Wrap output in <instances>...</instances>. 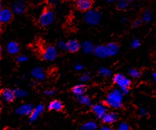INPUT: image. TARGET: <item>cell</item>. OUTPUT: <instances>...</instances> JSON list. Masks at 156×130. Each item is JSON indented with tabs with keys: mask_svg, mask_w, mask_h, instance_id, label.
Here are the masks:
<instances>
[{
	"mask_svg": "<svg viewBox=\"0 0 156 130\" xmlns=\"http://www.w3.org/2000/svg\"><path fill=\"white\" fill-rule=\"evenodd\" d=\"M123 98V93L120 89H114L111 91L105 99L106 104L112 108L119 109L122 106V101Z\"/></svg>",
	"mask_w": 156,
	"mask_h": 130,
	"instance_id": "obj_1",
	"label": "cell"
},
{
	"mask_svg": "<svg viewBox=\"0 0 156 130\" xmlns=\"http://www.w3.org/2000/svg\"><path fill=\"white\" fill-rule=\"evenodd\" d=\"M84 19L89 25H96L99 23L101 19V12L97 9H90L86 11L84 15Z\"/></svg>",
	"mask_w": 156,
	"mask_h": 130,
	"instance_id": "obj_2",
	"label": "cell"
},
{
	"mask_svg": "<svg viewBox=\"0 0 156 130\" xmlns=\"http://www.w3.org/2000/svg\"><path fill=\"white\" fill-rule=\"evenodd\" d=\"M54 20V14L53 11L47 9L44 10L39 18V23L42 26H47L51 25Z\"/></svg>",
	"mask_w": 156,
	"mask_h": 130,
	"instance_id": "obj_3",
	"label": "cell"
},
{
	"mask_svg": "<svg viewBox=\"0 0 156 130\" xmlns=\"http://www.w3.org/2000/svg\"><path fill=\"white\" fill-rule=\"evenodd\" d=\"M114 83L121 89L122 88H129L131 81L122 73H117L113 77Z\"/></svg>",
	"mask_w": 156,
	"mask_h": 130,
	"instance_id": "obj_4",
	"label": "cell"
},
{
	"mask_svg": "<svg viewBox=\"0 0 156 130\" xmlns=\"http://www.w3.org/2000/svg\"><path fill=\"white\" fill-rule=\"evenodd\" d=\"M58 55V51L56 48L54 46H47L43 50L42 57L44 60L52 61L56 59Z\"/></svg>",
	"mask_w": 156,
	"mask_h": 130,
	"instance_id": "obj_5",
	"label": "cell"
},
{
	"mask_svg": "<svg viewBox=\"0 0 156 130\" xmlns=\"http://www.w3.org/2000/svg\"><path fill=\"white\" fill-rule=\"evenodd\" d=\"M105 105L106 104L99 103V104H94L92 107V111L94 113V114L96 115V116L98 118H101V119L106 114V113H107V107H106Z\"/></svg>",
	"mask_w": 156,
	"mask_h": 130,
	"instance_id": "obj_6",
	"label": "cell"
},
{
	"mask_svg": "<svg viewBox=\"0 0 156 130\" xmlns=\"http://www.w3.org/2000/svg\"><path fill=\"white\" fill-rule=\"evenodd\" d=\"M92 0H76L75 5L78 10L86 12L92 8Z\"/></svg>",
	"mask_w": 156,
	"mask_h": 130,
	"instance_id": "obj_7",
	"label": "cell"
},
{
	"mask_svg": "<svg viewBox=\"0 0 156 130\" xmlns=\"http://www.w3.org/2000/svg\"><path fill=\"white\" fill-rule=\"evenodd\" d=\"M12 10L7 8L1 9L0 10V22L2 23H7L12 19Z\"/></svg>",
	"mask_w": 156,
	"mask_h": 130,
	"instance_id": "obj_8",
	"label": "cell"
},
{
	"mask_svg": "<svg viewBox=\"0 0 156 130\" xmlns=\"http://www.w3.org/2000/svg\"><path fill=\"white\" fill-rule=\"evenodd\" d=\"M1 96L4 101L9 103L13 102L16 97L14 93V90H13L9 88L3 89L1 92Z\"/></svg>",
	"mask_w": 156,
	"mask_h": 130,
	"instance_id": "obj_9",
	"label": "cell"
},
{
	"mask_svg": "<svg viewBox=\"0 0 156 130\" xmlns=\"http://www.w3.org/2000/svg\"><path fill=\"white\" fill-rule=\"evenodd\" d=\"M34 106L30 104H25L20 106L16 110V114L20 115H30L34 110Z\"/></svg>",
	"mask_w": 156,
	"mask_h": 130,
	"instance_id": "obj_10",
	"label": "cell"
},
{
	"mask_svg": "<svg viewBox=\"0 0 156 130\" xmlns=\"http://www.w3.org/2000/svg\"><path fill=\"white\" fill-rule=\"evenodd\" d=\"M44 110V106L42 104H40L37 105V106H36L34 108V110H33L32 114L29 117V122L32 123L36 121L37 118L40 117L41 114L43 112Z\"/></svg>",
	"mask_w": 156,
	"mask_h": 130,
	"instance_id": "obj_11",
	"label": "cell"
},
{
	"mask_svg": "<svg viewBox=\"0 0 156 130\" xmlns=\"http://www.w3.org/2000/svg\"><path fill=\"white\" fill-rule=\"evenodd\" d=\"M94 54L99 58L105 59L109 56V54L106 45H98L94 49Z\"/></svg>",
	"mask_w": 156,
	"mask_h": 130,
	"instance_id": "obj_12",
	"label": "cell"
},
{
	"mask_svg": "<svg viewBox=\"0 0 156 130\" xmlns=\"http://www.w3.org/2000/svg\"><path fill=\"white\" fill-rule=\"evenodd\" d=\"M14 12L16 14H21L24 13L26 10V3L22 0H18L16 1L12 7Z\"/></svg>",
	"mask_w": 156,
	"mask_h": 130,
	"instance_id": "obj_13",
	"label": "cell"
},
{
	"mask_svg": "<svg viewBox=\"0 0 156 130\" xmlns=\"http://www.w3.org/2000/svg\"><path fill=\"white\" fill-rule=\"evenodd\" d=\"M118 118V114L115 112H108L106 113V114L101 118L103 122L105 124H110L117 121Z\"/></svg>",
	"mask_w": 156,
	"mask_h": 130,
	"instance_id": "obj_14",
	"label": "cell"
},
{
	"mask_svg": "<svg viewBox=\"0 0 156 130\" xmlns=\"http://www.w3.org/2000/svg\"><path fill=\"white\" fill-rule=\"evenodd\" d=\"M67 43V50L71 53H74L77 52L81 48V44L80 42L76 39H70Z\"/></svg>",
	"mask_w": 156,
	"mask_h": 130,
	"instance_id": "obj_15",
	"label": "cell"
},
{
	"mask_svg": "<svg viewBox=\"0 0 156 130\" xmlns=\"http://www.w3.org/2000/svg\"><path fill=\"white\" fill-rule=\"evenodd\" d=\"M30 74L36 79L39 81H42L45 78L44 71L41 67H36L33 69L30 72Z\"/></svg>",
	"mask_w": 156,
	"mask_h": 130,
	"instance_id": "obj_16",
	"label": "cell"
},
{
	"mask_svg": "<svg viewBox=\"0 0 156 130\" xmlns=\"http://www.w3.org/2000/svg\"><path fill=\"white\" fill-rule=\"evenodd\" d=\"M48 108L49 110L59 111L63 108V104L62 102L59 100H54L49 103L48 106Z\"/></svg>",
	"mask_w": 156,
	"mask_h": 130,
	"instance_id": "obj_17",
	"label": "cell"
},
{
	"mask_svg": "<svg viewBox=\"0 0 156 130\" xmlns=\"http://www.w3.org/2000/svg\"><path fill=\"white\" fill-rule=\"evenodd\" d=\"M20 47L18 43L15 41L9 42L7 44V51L10 54H16L20 52Z\"/></svg>",
	"mask_w": 156,
	"mask_h": 130,
	"instance_id": "obj_18",
	"label": "cell"
},
{
	"mask_svg": "<svg viewBox=\"0 0 156 130\" xmlns=\"http://www.w3.org/2000/svg\"><path fill=\"white\" fill-rule=\"evenodd\" d=\"M95 46L94 44L90 41H86L83 43L81 45V48L83 51V52L87 54H90L94 52L95 49Z\"/></svg>",
	"mask_w": 156,
	"mask_h": 130,
	"instance_id": "obj_19",
	"label": "cell"
},
{
	"mask_svg": "<svg viewBox=\"0 0 156 130\" xmlns=\"http://www.w3.org/2000/svg\"><path fill=\"white\" fill-rule=\"evenodd\" d=\"M106 46H107L109 56H114L118 54L119 50V46L118 44L112 42L106 44Z\"/></svg>",
	"mask_w": 156,
	"mask_h": 130,
	"instance_id": "obj_20",
	"label": "cell"
},
{
	"mask_svg": "<svg viewBox=\"0 0 156 130\" xmlns=\"http://www.w3.org/2000/svg\"><path fill=\"white\" fill-rule=\"evenodd\" d=\"M87 90V87L84 84H77L72 89V92L76 97L84 94Z\"/></svg>",
	"mask_w": 156,
	"mask_h": 130,
	"instance_id": "obj_21",
	"label": "cell"
},
{
	"mask_svg": "<svg viewBox=\"0 0 156 130\" xmlns=\"http://www.w3.org/2000/svg\"><path fill=\"white\" fill-rule=\"evenodd\" d=\"M76 99L80 104H84V105H86L88 106H92V101H91L90 99L89 98V97H88V96L85 95L84 94L77 96Z\"/></svg>",
	"mask_w": 156,
	"mask_h": 130,
	"instance_id": "obj_22",
	"label": "cell"
},
{
	"mask_svg": "<svg viewBox=\"0 0 156 130\" xmlns=\"http://www.w3.org/2000/svg\"><path fill=\"white\" fill-rule=\"evenodd\" d=\"M98 128L97 124L94 121H89L82 125L80 128L81 130H94Z\"/></svg>",
	"mask_w": 156,
	"mask_h": 130,
	"instance_id": "obj_23",
	"label": "cell"
},
{
	"mask_svg": "<svg viewBox=\"0 0 156 130\" xmlns=\"http://www.w3.org/2000/svg\"><path fill=\"white\" fill-rule=\"evenodd\" d=\"M14 93L16 95V97L18 98H22L26 97V96L29 94L27 90L21 89V88H17L14 90Z\"/></svg>",
	"mask_w": 156,
	"mask_h": 130,
	"instance_id": "obj_24",
	"label": "cell"
},
{
	"mask_svg": "<svg viewBox=\"0 0 156 130\" xmlns=\"http://www.w3.org/2000/svg\"><path fill=\"white\" fill-rule=\"evenodd\" d=\"M129 1L128 0H118L116 6L119 10H125L129 6Z\"/></svg>",
	"mask_w": 156,
	"mask_h": 130,
	"instance_id": "obj_25",
	"label": "cell"
},
{
	"mask_svg": "<svg viewBox=\"0 0 156 130\" xmlns=\"http://www.w3.org/2000/svg\"><path fill=\"white\" fill-rule=\"evenodd\" d=\"M98 72L100 75H101L105 77H108L110 76L111 73H112V71L109 70L108 69H107V68H105V67L99 68Z\"/></svg>",
	"mask_w": 156,
	"mask_h": 130,
	"instance_id": "obj_26",
	"label": "cell"
},
{
	"mask_svg": "<svg viewBox=\"0 0 156 130\" xmlns=\"http://www.w3.org/2000/svg\"><path fill=\"white\" fill-rule=\"evenodd\" d=\"M129 74L130 76L133 78H139L141 76V72L136 69H130L129 70Z\"/></svg>",
	"mask_w": 156,
	"mask_h": 130,
	"instance_id": "obj_27",
	"label": "cell"
},
{
	"mask_svg": "<svg viewBox=\"0 0 156 130\" xmlns=\"http://www.w3.org/2000/svg\"><path fill=\"white\" fill-rule=\"evenodd\" d=\"M152 18V16L151 12H150L149 10H146L143 15L142 19L143 21L147 23V22H150V21H151Z\"/></svg>",
	"mask_w": 156,
	"mask_h": 130,
	"instance_id": "obj_28",
	"label": "cell"
},
{
	"mask_svg": "<svg viewBox=\"0 0 156 130\" xmlns=\"http://www.w3.org/2000/svg\"><path fill=\"white\" fill-rule=\"evenodd\" d=\"M90 79V73H89L88 72H85V73H83V74L80 77V80L81 82H86V81H87Z\"/></svg>",
	"mask_w": 156,
	"mask_h": 130,
	"instance_id": "obj_29",
	"label": "cell"
},
{
	"mask_svg": "<svg viewBox=\"0 0 156 130\" xmlns=\"http://www.w3.org/2000/svg\"><path fill=\"white\" fill-rule=\"evenodd\" d=\"M57 46L61 50H67V43L63 41H59L57 44Z\"/></svg>",
	"mask_w": 156,
	"mask_h": 130,
	"instance_id": "obj_30",
	"label": "cell"
},
{
	"mask_svg": "<svg viewBox=\"0 0 156 130\" xmlns=\"http://www.w3.org/2000/svg\"><path fill=\"white\" fill-rule=\"evenodd\" d=\"M28 60V57L25 55H18L17 58H16V61L18 63H23V62H25Z\"/></svg>",
	"mask_w": 156,
	"mask_h": 130,
	"instance_id": "obj_31",
	"label": "cell"
},
{
	"mask_svg": "<svg viewBox=\"0 0 156 130\" xmlns=\"http://www.w3.org/2000/svg\"><path fill=\"white\" fill-rule=\"evenodd\" d=\"M118 129L119 130H129L130 129V127L129 124H126V122H121L119 125Z\"/></svg>",
	"mask_w": 156,
	"mask_h": 130,
	"instance_id": "obj_32",
	"label": "cell"
},
{
	"mask_svg": "<svg viewBox=\"0 0 156 130\" xmlns=\"http://www.w3.org/2000/svg\"><path fill=\"white\" fill-rule=\"evenodd\" d=\"M131 47L132 48H137L139 46H140V41L138 39H133V40L131 42Z\"/></svg>",
	"mask_w": 156,
	"mask_h": 130,
	"instance_id": "obj_33",
	"label": "cell"
},
{
	"mask_svg": "<svg viewBox=\"0 0 156 130\" xmlns=\"http://www.w3.org/2000/svg\"><path fill=\"white\" fill-rule=\"evenodd\" d=\"M55 93H56V91L55 90H47L44 92V94L49 96V97H51V96L55 95Z\"/></svg>",
	"mask_w": 156,
	"mask_h": 130,
	"instance_id": "obj_34",
	"label": "cell"
},
{
	"mask_svg": "<svg viewBox=\"0 0 156 130\" xmlns=\"http://www.w3.org/2000/svg\"><path fill=\"white\" fill-rule=\"evenodd\" d=\"M141 24H142L141 20H140V19H136V20H135L133 22L132 26H133V27L136 28V27H137L139 26H140Z\"/></svg>",
	"mask_w": 156,
	"mask_h": 130,
	"instance_id": "obj_35",
	"label": "cell"
},
{
	"mask_svg": "<svg viewBox=\"0 0 156 130\" xmlns=\"http://www.w3.org/2000/svg\"><path fill=\"white\" fill-rule=\"evenodd\" d=\"M75 69L77 71H81L83 69V66L80 63H77L75 65Z\"/></svg>",
	"mask_w": 156,
	"mask_h": 130,
	"instance_id": "obj_36",
	"label": "cell"
},
{
	"mask_svg": "<svg viewBox=\"0 0 156 130\" xmlns=\"http://www.w3.org/2000/svg\"><path fill=\"white\" fill-rule=\"evenodd\" d=\"M120 90L122 92V93H123V95H127L129 93V88H121Z\"/></svg>",
	"mask_w": 156,
	"mask_h": 130,
	"instance_id": "obj_37",
	"label": "cell"
},
{
	"mask_svg": "<svg viewBox=\"0 0 156 130\" xmlns=\"http://www.w3.org/2000/svg\"><path fill=\"white\" fill-rule=\"evenodd\" d=\"M139 113H140V114L142 116H145L147 114V111L144 108H141L140 110H139Z\"/></svg>",
	"mask_w": 156,
	"mask_h": 130,
	"instance_id": "obj_38",
	"label": "cell"
},
{
	"mask_svg": "<svg viewBox=\"0 0 156 130\" xmlns=\"http://www.w3.org/2000/svg\"><path fill=\"white\" fill-rule=\"evenodd\" d=\"M112 128L107 126H103L101 128H100V130H111Z\"/></svg>",
	"mask_w": 156,
	"mask_h": 130,
	"instance_id": "obj_39",
	"label": "cell"
},
{
	"mask_svg": "<svg viewBox=\"0 0 156 130\" xmlns=\"http://www.w3.org/2000/svg\"><path fill=\"white\" fill-rule=\"evenodd\" d=\"M105 1L107 2H108V3H113V2H115L116 0H105Z\"/></svg>",
	"mask_w": 156,
	"mask_h": 130,
	"instance_id": "obj_40",
	"label": "cell"
},
{
	"mask_svg": "<svg viewBox=\"0 0 156 130\" xmlns=\"http://www.w3.org/2000/svg\"><path fill=\"white\" fill-rule=\"evenodd\" d=\"M153 77H154V79L155 82L156 83V72L154 73V74H153Z\"/></svg>",
	"mask_w": 156,
	"mask_h": 130,
	"instance_id": "obj_41",
	"label": "cell"
},
{
	"mask_svg": "<svg viewBox=\"0 0 156 130\" xmlns=\"http://www.w3.org/2000/svg\"><path fill=\"white\" fill-rule=\"evenodd\" d=\"M121 21H122V22H125V21H127V18H122L121 19Z\"/></svg>",
	"mask_w": 156,
	"mask_h": 130,
	"instance_id": "obj_42",
	"label": "cell"
},
{
	"mask_svg": "<svg viewBox=\"0 0 156 130\" xmlns=\"http://www.w3.org/2000/svg\"><path fill=\"white\" fill-rule=\"evenodd\" d=\"M128 1H129V2H132V1H133V0H128Z\"/></svg>",
	"mask_w": 156,
	"mask_h": 130,
	"instance_id": "obj_43",
	"label": "cell"
},
{
	"mask_svg": "<svg viewBox=\"0 0 156 130\" xmlns=\"http://www.w3.org/2000/svg\"><path fill=\"white\" fill-rule=\"evenodd\" d=\"M92 2H94V0H92Z\"/></svg>",
	"mask_w": 156,
	"mask_h": 130,
	"instance_id": "obj_44",
	"label": "cell"
}]
</instances>
